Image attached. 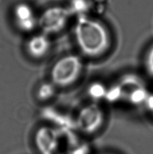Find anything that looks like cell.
<instances>
[{"instance_id": "obj_8", "label": "cell", "mask_w": 153, "mask_h": 154, "mask_svg": "<svg viewBox=\"0 0 153 154\" xmlns=\"http://www.w3.org/2000/svg\"><path fill=\"white\" fill-rule=\"evenodd\" d=\"M70 15H77L79 17L86 16V14L89 8L88 2L86 0H71L67 8Z\"/></svg>"}, {"instance_id": "obj_11", "label": "cell", "mask_w": 153, "mask_h": 154, "mask_svg": "<svg viewBox=\"0 0 153 154\" xmlns=\"http://www.w3.org/2000/svg\"><path fill=\"white\" fill-rule=\"evenodd\" d=\"M88 93L91 97L94 99L99 98L103 95V89L100 85L98 84L92 85L89 87Z\"/></svg>"}, {"instance_id": "obj_7", "label": "cell", "mask_w": 153, "mask_h": 154, "mask_svg": "<svg viewBox=\"0 0 153 154\" xmlns=\"http://www.w3.org/2000/svg\"><path fill=\"white\" fill-rule=\"evenodd\" d=\"M51 48V41L48 35L43 33L34 35L26 43V50L30 56L39 59L48 53Z\"/></svg>"}, {"instance_id": "obj_1", "label": "cell", "mask_w": 153, "mask_h": 154, "mask_svg": "<svg viewBox=\"0 0 153 154\" xmlns=\"http://www.w3.org/2000/svg\"><path fill=\"white\" fill-rule=\"evenodd\" d=\"M74 37L82 53L89 57L103 56L110 47V35L106 27L100 21L86 16L78 18Z\"/></svg>"}, {"instance_id": "obj_4", "label": "cell", "mask_w": 153, "mask_h": 154, "mask_svg": "<svg viewBox=\"0 0 153 154\" xmlns=\"http://www.w3.org/2000/svg\"><path fill=\"white\" fill-rule=\"evenodd\" d=\"M70 16L67 8L50 7L46 9L38 18V26L43 33L47 35L56 34L65 28Z\"/></svg>"}, {"instance_id": "obj_9", "label": "cell", "mask_w": 153, "mask_h": 154, "mask_svg": "<svg viewBox=\"0 0 153 154\" xmlns=\"http://www.w3.org/2000/svg\"><path fill=\"white\" fill-rule=\"evenodd\" d=\"M56 91V85L52 82H43L37 89V97L40 100H49L55 95Z\"/></svg>"}, {"instance_id": "obj_12", "label": "cell", "mask_w": 153, "mask_h": 154, "mask_svg": "<svg viewBox=\"0 0 153 154\" xmlns=\"http://www.w3.org/2000/svg\"><path fill=\"white\" fill-rule=\"evenodd\" d=\"M146 106L153 116V95H151V97L147 99L146 101Z\"/></svg>"}, {"instance_id": "obj_14", "label": "cell", "mask_w": 153, "mask_h": 154, "mask_svg": "<svg viewBox=\"0 0 153 154\" xmlns=\"http://www.w3.org/2000/svg\"><path fill=\"white\" fill-rule=\"evenodd\" d=\"M102 154H110V153H102Z\"/></svg>"}, {"instance_id": "obj_2", "label": "cell", "mask_w": 153, "mask_h": 154, "mask_svg": "<svg viewBox=\"0 0 153 154\" xmlns=\"http://www.w3.org/2000/svg\"><path fill=\"white\" fill-rule=\"evenodd\" d=\"M82 68V61L80 57L74 54L66 55L57 60L52 67L51 82L56 86H70L79 79Z\"/></svg>"}, {"instance_id": "obj_5", "label": "cell", "mask_w": 153, "mask_h": 154, "mask_svg": "<svg viewBox=\"0 0 153 154\" xmlns=\"http://www.w3.org/2000/svg\"><path fill=\"white\" fill-rule=\"evenodd\" d=\"M62 141L61 133L53 126H40L34 134V144L39 154H59Z\"/></svg>"}, {"instance_id": "obj_13", "label": "cell", "mask_w": 153, "mask_h": 154, "mask_svg": "<svg viewBox=\"0 0 153 154\" xmlns=\"http://www.w3.org/2000/svg\"><path fill=\"white\" fill-rule=\"evenodd\" d=\"M59 154H65V153H59Z\"/></svg>"}, {"instance_id": "obj_6", "label": "cell", "mask_w": 153, "mask_h": 154, "mask_svg": "<svg viewBox=\"0 0 153 154\" xmlns=\"http://www.w3.org/2000/svg\"><path fill=\"white\" fill-rule=\"evenodd\" d=\"M14 20L16 26L23 32H31L38 25V18L34 10L25 3H20L14 8Z\"/></svg>"}, {"instance_id": "obj_3", "label": "cell", "mask_w": 153, "mask_h": 154, "mask_svg": "<svg viewBox=\"0 0 153 154\" xmlns=\"http://www.w3.org/2000/svg\"><path fill=\"white\" fill-rule=\"evenodd\" d=\"M105 120L102 109L97 104H89L83 107L75 118L76 130L80 133L91 135L102 128Z\"/></svg>"}, {"instance_id": "obj_10", "label": "cell", "mask_w": 153, "mask_h": 154, "mask_svg": "<svg viewBox=\"0 0 153 154\" xmlns=\"http://www.w3.org/2000/svg\"><path fill=\"white\" fill-rule=\"evenodd\" d=\"M144 67L147 74L153 78V44L146 53L144 60Z\"/></svg>"}]
</instances>
